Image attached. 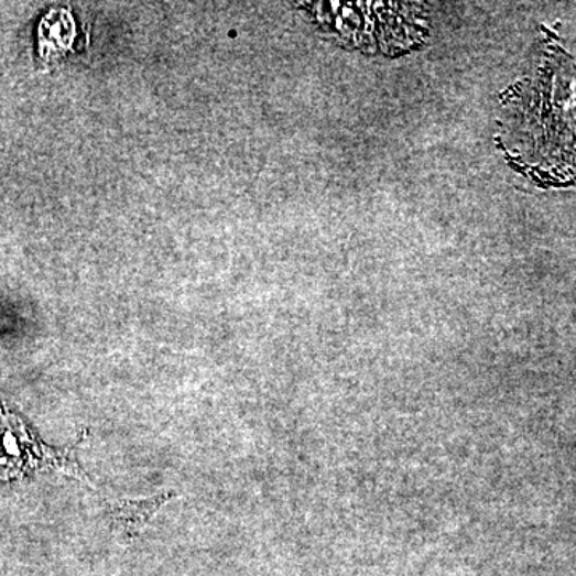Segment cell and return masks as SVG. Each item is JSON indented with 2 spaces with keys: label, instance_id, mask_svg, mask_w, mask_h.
<instances>
[{
  "label": "cell",
  "instance_id": "6da1fadb",
  "mask_svg": "<svg viewBox=\"0 0 576 576\" xmlns=\"http://www.w3.org/2000/svg\"><path fill=\"white\" fill-rule=\"evenodd\" d=\"M170 498L172 497L169 495L167 497L161 495V497L150 498V500L120 501L109 509V519L112 524L126 533L137 532L138 529L150 522V519L162 508V504L167 503Z\"/></svg>",
  "mask_w": 576,
  "mask_h": 576
},
{
  "label": "cell",
  "instance_id": "7a4b0ae2",
  "mask_svg": "<svg viewBox=\"0 0 576 576\" xmlns=\"http://www.w3.org/2000/svg\"><path fill=\"white\" fill-rule=\"evenodd\" d=\"M73 30V18L68 12H52L42 21L39 37H41L42 53H52L53 51H63L68 47L69 37L59 33Z\"/></svg>",
  "mask_w": 576,
  "mask_h": 576
}]
</instances>
